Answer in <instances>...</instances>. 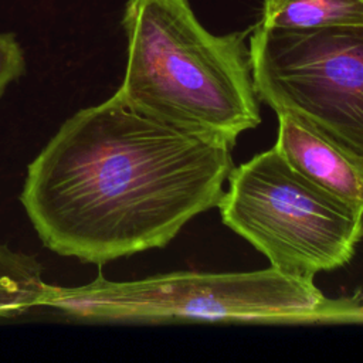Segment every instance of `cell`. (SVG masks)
I'll return each mask as SVG.
<instances>
[{
  "mask_svg": "<svg viewBox=\"0 0 363 363\" xmlns=\"http://www.w3.org/2000/svg\"><path fill=\"white\" fill-rule=\"evenodd\" d=\"M43 306L109 322L363 323V295L329 298L313 279L274 267L250 272L176 271L135 281L102 274L85 285H47Z\"/></svg>",
  "mask_w": 363,
  "mask_h": 363,
  "instance_id": "3957f363",
  "label": "cell"
},
{
  "mask_svg": "<svg viewBox=\"0 0 363 363\" xmlns=\"http://www.w3.org/2000/svg\"><path fill=\"white\" fill-rule=\"evenodd\" d=\"M248 50L259 101L363 159V24L292 30L257 23Z\"/></svg>",
  "mask_w": 363,
  "mask_h": 363,
  "instance_id": "5b68a950",
  "label": "cell"
},
{
  "mask_svg": "<svg viewBox=\"0 0 363 363\" xmlns=\"http://www.w3.org/2000/svg\"><path fill=\"white\" fill-rule=\"evenodd\" d=\"M258 24L292 30L363 24V0H262Z\"/></svg>",
  "mask_w": 363,
  "mask_h": 363,
  "instance_id": "52a82bcc",
  "label": "cell"
},
{
  "mask_svg": "<svg viewBox=\"0 0 363 363\" xmlns=\"http://www.w3.org/2000/svg\"><path fill=\"white\" fill-rule=\"evenodd\" d=\"M275 147L303 177L363 210V159L312 125L289 113H277Z\"/></svg>",
  "mask_w": 363,
  "mask_h": 363,
  "instance_id": "8992f818",
  "label": "cell"
},
{
  "mask_svg": "<svg viewBox=\"0 0 363 363\" xmlns=\"http://www.w3.org/2000/svg\"><path fill=\"white\" fill-rule=\"evenodd\" d=\"M122 26L128 61L115 94L130 108L230 146L261 123L250 31L213 34L187 0H128Z\"/></svg>",
  "mask_w": 363,
  "mask_h": 363,
  "instance_id": "7a4b0ae2",
  "label": "cell"
},
{
  "mask_svg": "<svg viewBox=\"0 0 363 363\" xmlns=\"http://www.w3.org/2000/svg\"><path fill=\"white\" fill-rule=\"evenodd\" d=\"M231 147L160 123L113 94L60 126L27 166L20 201L50 251L104 265L166 247L217 207Z\"/></svg>",
  "mask_w": 363,
  "mask_h": 363,
  "instance_id": "6da1fadb",
  "label": "cell"
},
{
  "mask_svg": "<svg viewBox=\"0 0 363 363\" xmlns=\"http://www.w3.org/2000/svg\"><path fill=\"white\" fill-rule=\"evenodd\" d=\"M26 71L24 51L11 33H0V98Z\"/></svg>",
  "mask_w": 363,
  "mask_h": 363,
  "instance_id": "9c48e42d",
  "label": "cell"
},
{
  "mask_svg": "<svg viewBox=\"0 0 363 363\" xmlns=\"http://www.w3.org/2000/svg\"><path fill=\"white\" fill-rule=\"evenodd\" d=\"M217 207L223 223L278 271L313 279L347 264L363 237V210L299 174L271 149L234 166Z\"/></svg>",
  "mask_w": 363,
  "mask_h": 363,
  "instance_id": "277c9868",
  "label": "cell"
},
{
  "mask_svg": "<svg viewBox=\"0 0 363 363\" xmlns=\"http://www.w3.org/2000/svg\"><path fill=\"white\" fill-rule=\"evenodd\" d=\"M37 257L0 242V318L43 306L47 282Z\"/></svg>",
  "mask_w": 363,
  "mask_h": 363,
  "instance_id": "ba28073f",
  "label": "cell"
}]
</instances>
